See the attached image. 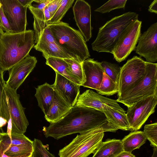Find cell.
<instances>
[{"label": "cell", "instance_id": "1", "mask_svg": "<svg viewBox=\"0 0 157 157\" xmlns=\"http://www.w3.org/2000/svg\"><path fill=\"white\" fill-rule=\"evenodd\" d=\"M108 126L115 127L108 121L103 112L75 105L60 119L50 123L48 127H44L43 131L46 137H51L58 140L68 135L81 134L98 127Z\"/></svg>", "mask_w": 157, "mask_h": 157}, {"label": "cell", "instance_id": "2", "mask_svg": "<svg viewBox=\"0 0 157 157\" xmlns=\"http://www.w3.org/2000/svg\"><path fill=\"white\" fill-rule=\"evenodd\" d=\"M34 31L2 33L0 38V69L9 71L29 55L35 44Z\"/></svg>", "mask_w": 157, "mask_h": 157}, {"label": "cell", "instance_id": "3", "mask_svg": "<svg viewBox=\"0 0 157 157\" xmlns=\"http://www.w3.org/2000/svg\"><path fill=\"white\" fill-rule=\"evenodd\" d=\"M136 13L128 12L116 16L99 28L97 37L92 43L93 50L112 54L122 33L132 22L138 19Z\"/></svg>", "mask_w": 157, "mask_h": 157}, {"label": "cell", "instance_id": "4", "mask_svg": "<svg viewBox=\"0 0 157 157\" xmlns=\"http://www.w3.org/2000/svg\"><path fill=\"white\" fill-rule=\"evenodd\" d=\"M48 26L57 45L73 59L82 63L90 56L86 42L79 31L62 21Z\"/></svg>", "mask_w": 157, "mask_h": 157}, {"label": "cell", "instance_id": "5", "mask_svg": "<svg viewBox=\"0 0 157 157\" xmlns=\"http://www.w3.org/2000/svg\"><path fill=\"white\" fill-rule=\"evenodd\" d=\"M115 127H101L78 135L72 140L59 151V157H87L94 154L102 142L104 132H115Z\"/></svg>", "mask_w": 157, "mask_h": 157}, {"label": "cell", "instance_id": "6", "mask_svg": "<svg viewBox=\"0 0 157 157\" xmlns=\"http://www.w3.org/2000/svg\"><path fill=\"white\" fill-rule=\"evenodd\" d=\"M20 100L17 91L6 85L1 104V116L12 125L11 133L23 134L29 124L25 110Z\"/></svg>", "mask_w": 157, "mask_h": 157}, {"label": "cell", "instance_id": "7", "mask_svg": "<svg viewBox=\"0 0 157 157\" xmlns=\"http://www.w3.org/2000/svg\"><path fill=\"white\" fill-rule=\"evenodd\" d=\"M145 71L141 81L116 100L127 107L148 97L157 95V64L145 61Z\"/></svg>", "mask_w": 157, "mask_h": 157}, {"label": "cell", "instance_id": "8", "mask_svg": "<svg viewBox=\"0 0 157 157\" xmlns=\"http://www.w3.org/2000/svg\"><path fill=\"white\" fill-rule=\"evenodd\" d=\"M145 67V61L135 56L121 67L118 97L133 88L141 81L144 75Z\"/></svg>", "mask_w": 157, "mask_h": 157}, {"label": "cell", "instance_id": "9", "mask_svg": "<svg viewBox=\"0 0 157 157\" xmlns=\"http://www.w3.org/2000/svg\"><path fill=\"white\" fill-rule=\"evenodd\" d=\"M142 21L137 19L132 22L122 33L113 52L118 62L124 60L134 51L140 36Z\"/></svg>", "mask_w": 157, "mask_h": 157}, {"label": "cell", "instance_id": "10", "mask_svg": "<svg viewBox=\"0 0 157 157\" xmlns=\"http://www.w3.org/2000/svg\"><path fill=\"white\" fill-rule=\"evenodd\" d=\"M157 95L141 100L128 107L126 115L132 131L140 128L150 116L155 111Z\"/></svg>", "mask_w": 157, "mask_h": 157}, {"label": "cell", "instance_id": "11", "mask_svg": "<svg viewBox=\"0 0 157 157\" xmlns=\"http://www.w3.org/2000/svg\"><path fill=\"white\" fill-rule=\"evenodd\" d=\"M0 2L12 33L26 30L28 7L23 6L18 0H0Z\"/></svg>", "mask_w": 157, "mask_h": 157}, {"label": "cell", "instance_id": "12", "mask_svg": "<svg viewBox=\"0 0 157 157\" xmlns=\"http://www.w3.org/2000/svg\"><path fill=\"white\" fill-rule=\"evenodd\" d=\"M138 45L134 49L140 57L149 62L157 61V22L151 25L147 30L141 34Z\"/></svg>", "mask_w": 157, "mask_h": 157}, {"label": "cell", "instance_id": "13", "mask_svg": "<svg viewBox=\"0 0 157 157\" xmlns=\"http://www.w3.org/2000/svg\"><path fill=\"white\" fill-rule=\"evenodd\" d=\"M37 62L35 57L29 55L9 70V76L6 82V86L17 91L33 71Z\"/></svg>", "mask_w": 157, "mask_h": 157}, {"label": "cell", "instance_id": "14", "mask_svg": "<svg viewBox=\"0 0 157 157\" xmlns=\"http://www.w3.org/2000/svg\"><path fill=\"white\" fill-rule=\"evenodd\" d=\"M74 18L85 42L92 37L91 10L90 5L83 0H77L73 7Z\"/></svg>", "mask_w": 157, "mask_h": 157}, {"label": "cell", "instance_id": "15", "mask_svg": "<svg viewBox=\"0 0 157 157\" xmlns=\"http://www.w3.org/2000/svg\"><path fill=\"white\" fill-rule=\"evenodd\" d=\"M75 105L92 108L103 112L105 105L122 111H125L116 100L102 96L88 90L79 95Z\"/></svg>", "mask_w": 157, "mask_h": 157}, {"label": "cell", "instance_id": "16", "mask_svg": "<svg viewBox=\"0 0 157 157\" xmlns=\"http://www.w3.org/2000/svg\"><path fill=\"white\" fill-rule=\"evenodd\" d=\"M55 73V80L52 84L54 90L71 107H73L80 95V86L57 72Z\"/></svg>", "mask_w": 157, "mask_h": 157}, {"label": "cell", "instance_id": "17", "mask_svg": "<svg viewBox=\"0 0 157 157\" xmlns=\"http://www.w3.org/2000/svg\"><path fill=\"white\" fill-rule=\"evenodd\" d=\"M85 81L82 86L94 89L97 92L99 90L104 73L100 62L93 59L88 58L82 63Z\"/></svg>", "mask_w": 157, "mask_h": 157}, {"label": "cell", "instance_id": "18", "mask_svg": "<svg viewBox=\"0 0 157 157\" xmlns=\"http://www.w3.org/2000/svg\"><path fill=\"white\" fill-rule=\"evenodd\" d=\"M71 108L54 90L52 103L48 112L45 115V118L50 123L55 122L66 115Z\"/></svg>", "mask_w": 157, "mask_h": 157}, {"label": "cell", "instance_id": "19", "mask_svg": "<svg viewBox=\"0 0 157 157\" xmlns=\"http://www.w3.org/2000/svg\"><path fill=\"white\" fill-rule=\"evenodd\" d=\"M28 8L33 16L35 42L36 44L43 30L48 25V21L51 19V17L47 6L43 10L34 7L32 4L29 5Z\"/></svg>", "mask_w": 157, "mask_h": 157}, {"label": "cell", "instance_id": "20", "mask_svg": "<svg viewBox=\"0 0 157 157\" xmlns=\"http://www.w3.org/2000/svg\"><path fill=\"white\" fill-rule=\"evenodd\" d=\"M103 112L105 115L108 121L118 129L132 131L125 111H123L105 105Z\"/></svg>", "mask_w": 157, "mask_h": 157}, {"label": "cell", "instance_id": "21", "mask_svg": "<svg viewBox=\"0 0 157 157\" xmlns=\"http://www.w3.org/2000/svg\"><path fill=\"white\" fill-rule=\"evenodd\" d=\"M35 89L36 92L35 96L39 106L45 115L48 112L52 103L54 90L53 85L46 82L38 86Z\"/></svg>", "mask_w": 157, "mask_h": 157}, {"label": "cell", "instance_id": "22", "mask_svg": "<svg viewBox=\"0 0 157 157\" xmlns=\"http://www.w3.org/2000/svg\"><path fill=\"white\" fill-rule=\"evenodd\" d=\"M123 151L121 140L108 139L102 142L92 157H114Z\"/></svg>", "mask_w": 157, "mask_h": 157}, {"label": "cell", "instance_id": "23", "mask_svg": "<svg viewBox=\"0 0 157 157\" xmlns=\"http://www.w3.org/2000/svg\"><path fill=\"white\" fill-rule=\"evenodd\" d=\"M36 50L42 52L45 58L53 57L63 59H73L67 53L56 44L38 42L33 47Z\"/></svg>", "mask_w": 157, "mask_h": 157}, {"label": "cell", "instance_id": "24", "mask_svg": "<svg viewBox=\"0 0 157 157\" xmlns=\"http://www.w3.org/2000/svg\"><path fill=\"white\" fill-rule=\"evenodd\" d=\"M146 140L143 132H132L121 140L123 151L131 153L133 150L139 148L145 143Z\"/></svg>", "mask_w": 157, "mask_h": 157}, {"label": "cell", "instance_id": "25", "mask_svg": "<svg viewBox=\"0 0 157 157\" xmlns=\"http://www.w3.org/2000/svg\"><path fill=\"white\" fill-rule=\"evenodd\" d=\"M68 65L67 73L72 81L80 86L85 81L82 63L73 59H64Z\"/></svg>", "mask_w": 157, "mask_h": 157}, {"label": "cell", "instance_id": "26", "mask_svg": "<svg viewBox=\"0 0 157 157\" xmlns=\"http://www.w3.org/2000/svg\"><path fill=\"white\" fill-rule=\"evenodd\" d=\"M0 145L4 153L10 157H17L28 154H32L33 150V144L14 145L7 144L0 140Z\"/></svg>", "mask_w": 157, "mask_h": 157}, {"label": "cell", "instance_id": "27", "mask_svg": "<svg viewBox=\"0 0 157 157\" xmlns=\"http://www.w3.org/2000/svg\"><path fill=\"white\" fill-rule=\"evenodd\" d=\"M118 84L104 72L99 90L97 91L98 93L101 95L110 96L118 93Z\"/></svg>", "mask_w": 157, "mask_h": 157}, {"label": "cell", "instance_id": "28", "mask_svg": "<svg viewBox=\"0 0 157 157\" xmlns=\"http://www.w3.org/2000/svg\"><path fill=\"white\" fill-rule=\"evenodd\" d=\"M0 140L6 144L11 145L33 144V141L25 136L24 134L11 133L10 137L6 132H1Z\"/></svg>", "mask_w": 157, "mask_h": 157}, {"label": "cell", "instance_id": "29", "mask_svg": "<svg viewBox=\"0 0 157 157\" xmlns=\"http://www.w3.org/2000/svg\"><path fill=\"white\" fill-rule=\"evenodd\" d=\"M45 59L46 64L50 67L55 72L72 81L67 74L66 70L68 65L64 59L53 57H48Z\"/></svg>", "mask_w": 157, "mask_h": 157}, {"label": "cell", "instance_id": "30", "mask_svg": "<svg viewBox=\"0 0 157 157\" xmlns=\"http://www.w3.org/2000/svg\"><path fill=\"white\" fill-rule=\"evenodd\" d=\"M74 0H62L60 6L48 21V25L58 23L71 7Z\"/></svg>", "mask_w": 157, "mask_h": 157}, {"label": "cell", "instance_id": "31", "mask_svg": "<svg viewBox=\"0 0 157 157\" xmlns=\"http://www.w3.org/2000/svg\"><path fill=\"white\" fill-rule=\"evenodd\" d=\"M100 64L105 74L118 84L121 67L116 64L106 61H102Z\"/></svg>", "mask_w": 157, "mask_h": 157}, {"label": "cell", "instance_id": "32", "mask_svg": "<svg viewBox=\"0 0 157 157\" xmlns=\"http://www.w3.org/2000/svg\"><path fill=\"white\" fill-rule=\"evenodd\" d=\"M127 1V0H109L100 7L95 9L94 11L104 13H109L116 9H124Z\"/></svg>", "mask_w": 157, "mask_h": 157}, {"label": "cell", "instance_id": "33", "mask_svg": "<svg viewBox=\"0 0 157 157\" xmlns=\"http://www.w3.org/2000/svg\"><path fill=\"white\" fill-rule=\"evenodd\" d=\"M143 132L151 146L157 147V122L145 125Z\"/></svg>", "mask_w": 157, "mask_h": 157}, {"label": "cell", "instance_id": "34", "mask_svg": "<svg viewBox=\"0 0 157 157\" xmlns=\"http://www.w3.org/2000/svg\"><path fill=\"white\" fill-rule=\"evenodd\" d=\"M33 146L32 155L33 157H56L47 150L40 140L34 139Z\"/></svg>", "mask_w": 157, "mask_h": 157}, {"label": "cell", "instance_id": "35", "mask_svg": "<svg viewBox=\"0 0 157 157\" xmlns=\"http://www.w3.org/2000/svg\"><path fill=\"white\" fill-rule=\"evenodd\" d=\"M38 42L53 43L57 45L54 36L48 26L43 30Z\"/></svg>", "mask_w": 157, "mask_h": 157}, {"label": "cell", "instance_id": "36", "mask_svg": "<svg viewBox=\"0 0 157 157\" xmlns=\"http://www.w3.org/2000/svg\"><path fill=\"white\" fill-rule=\"evenodd\" d=\"M0 25L6 33H12L8 21L5 16L2 7L0 9Z\"/></svg>", "mask_w": 157, "mask_h": 157}, {"label": "cell", "instance_id": "37", "mask_svg": "<svg viewBox=\"0 0 157 157\" xmlns=\"http://www.w3.org/2000/svg\"><path fill=\"white\" fill-rule=\"evenodd\" d=\"M62 0H52L47 6L51 18L60 6Z\"/></svg>", "mask_w": 157, "mask_h": 157}, {"label": "cell", "instance_id": "38", "mask_svg": "<svg viewBox=\"0 0 157 157\" xmlns=\"http://www.w3.org/2000/svg\"><path fill=\"white\" fill-rule=\"evenodd\" d=\"M4 72V71L0 69V116H1V101L4 88L6 85V82L3 78Z\"/></svg>", "mask_w": 157, "mask_h": 157}, {"label": "cell", "instance_id": "39", "mask_svg": "<svg viewBox=\"0 0 157 157\" xmlns=\"http://www.w3.org/2000/svg\"><path fill=\"white\" fill-rule=\"evenodd\" d=\"M52 0H34L37 4L32 5L33 7L40 10H43L48 4Z\"/></svg>", "mask_w": 157, "mask_h": 157}, {"label": "cell", "instance_id": "40", "mask_svg": "<svg viewBox=\"0 0 157 157\" xmlns=\"http://www.w3.org/2000/svg\"><path fill=\"white\" fill-rule=\"evenodd\" d=\"M148 10L151 13H157V0H154L149 6Z\"/></svg>", "mask_w": 157, "mask_h": 157}, {"label": "cell", "instance_id": "41", "mask_svg": "<svg viewBox=\"0 0 157 157\" xmlns=\"http://www.w3.org/2000/svg\"><path fill=\"white\" fill-rule=\"evenodd\" d=\"M114 157H135V156L131 152L123 151Z\"/></svg>", "mask_w": 157, "mask_h": 157}, {"label": "cell", "instance_id": "42", "mask_svg": "<svg viewBox=\"0 0 157 157\" xmlns=\"http://www.w3.org/2000/svg\"><path fill=\"white\" fill-rule=\"evenodd\" d=\"M32 154H28L21 155L17 157H31ZM0 157H10L5 154L3 151V150L0 145Z\"/></svg>", "mask_w": 157, "mask_h": 157}, {"label": "cell", "instance_id": "43", "mask_svg": "<svg viewBox=\"0 0 157 157\" xmlns=\"http://www.w3.org/2000/svg\"><path fill=\"white\" fill-rule=\"evenodd\" d=\"M21 4L24 6H27L32 4L34 0H18Z\"/></svg>", "mask_w": 157, "mask_h": 157}, {"label": "cell", "instance_id": "44", "mask_svg": "<svg viewBox=\"0 0 157 157\" xmlns=\"http://www.w3.org/2000/svg\"><path fill=\"white\" fill-rule=\"evenodd\" d=\"M7 123V121L2 117L0 116V129L5 126Z\"/></svg>", "mask_w": 157, "mask_h": 157}, {"label": "cell", "instance_id": "45", "mask_svg": "<svg viewBox=\"0 0 157 157\" xmlns=\"http://www.w3.org/2000/svg\"><path fill=\"white\" fill-rule=\"evenodd\" d=\"M151 157H157V147L154 148L153 153Z\"/></svg>", "mask_w": 157, "mask_h": 157}, {"label": "cell", "instance_id": "46", "mask_svg": "<svg viewBox=\"0 0 157 157\" xmlns=\"http://www.w3.org/2000/svg\"><path fill=\"white\" fill-rule=\"evenodd\" d=\"M4 32L3 31L1 26L0 25V38L2 34Z\"/></svg>", "mask_w": 157, "mask_h": 157}, {"label": "cell", "instance_id": "47", "mask_svg": "<svg viewBox=\"0 0 157 157\" xmlns=\"http://www.w3.org/2000/svg\"><path fill=\"white\" fill-rule=\"evenodd\" d=\"M2 4H1V3L0 2V9L1 8V7H2Z\"/></svg>", "mask_w": 157, "mask_h": 157}, {"label": "cell", "instance_id": "48", "mask_svg": "<svg viewBox=\"0 0 157 157\" xmlns=\"http://www.w3.org/2000/svg\"><path fill=\"white\" fill-rule=\"evenodd\" d=\"M31 157H33V156L32 155V156Z\"/></svg>", "mask_w": 157, "mask_h": 157}, {"label": "cell", "instance_id": "49", "mask_svg": "<svg viewBox=\"0 0 157 157\" xmlns=\"http://www.w3.org/2000/svg\"><path fill=\"white\" fill-rule=\"evenodd\" d=\"M0 134H1V132H0Z\"/></svg>", "mask_w": 157, "mask_h": 157}]
</instances>
